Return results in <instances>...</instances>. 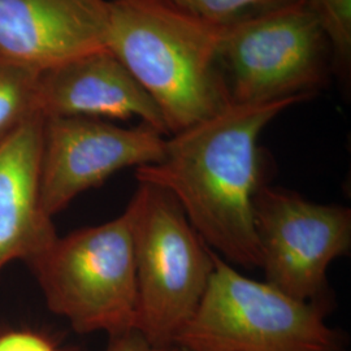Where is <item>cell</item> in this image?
<instances>
[{"label": "cell", "instance_id": "cell-7", "mask_svg": "<svg viewBox=\"0 0 351 351\" xmlns=\"http://www.w3.org/2000/svg\"><path fill=\"white\" fill-rule=\"evenodd\" d=\"M254 228L265 281L297 300L324 303L328 268L350 251V208L261 185Z\"/></svg>", "mask_w": 351, "mask_h": 351}, {"label": "cell", "instance_id": "cell-12", "mask_svg": "<svg viewBox=\"0 0 351 351\" xmlns=\"http://www.w3.org/2000/svg\"><path fill=\"white\" fill-rule=\"evenodd\" d=\"M38 75L37 71L0 53V143L26 121L39 116Z\"/></svg>", "mask_w": 351, "mask_h": 351}, {"label": "cell", "instance_id": "cell-13", "mask_svg": "<svg viewBox=\"0 0 351 351\" xmlns=\"http://www.w3.org/2000/svg\"><path fill=\"white\" fill-rule=\"evenodd\" d=\"M330 49L332 73L349 81L351 72V0H302Z\"/></svg>", "mask_w": 351, "mask_h": 351}, {"label": "cell", "instance_id": "cell-10", "mask_svg": "<svg viewBox=\"0 0 351 351\" xmlns=\"http://www.w3.org/2000/svg\"><path fill=\"white\" fill-rule=\"evenodd\" d=\"M37 112L43 119L138 117L168 137L155 101L107 47L39 72Z\"/></svg>", "mask_w": 351, "mask_h": 351}, {"label": "cell", "instance_id": "cell-3", "mask_svg": "<svg viewBox=\"0 0 351 351\" xmlns=\"http://www.w3.org/2000/svg\"><path fill=\"white\" fill-rule=\"evenodd\" d=\"M175 345L185 351H346L345 336L326 324L323 302L301 301L249 278L215 251L204 295Z\"/></svg>", "mask_w": 351, "mask_h": 351}, {"label": "cell", "instance_id": "cell-5", "mask_svg": "<svg viewBox=\"0 0 351 351\" xmlns=\"http://www.w3.org/2000/svg\"><path fill=\"white\" fill-rule=\"evenodd\" d=\"M29 265L51 313L75 332L112 337L136 329L138 293L126 210L101 226L58 236Z\"/></svg>", "mask_w": 351, "mask_h": 351}, {"label": "cell", "instance_id": "cell-1", "mask_svg": "<svg viewBox=\"0 0 351 351\" xmlns=\"http://www.w3.org/2000/svg\"><path fill=\"white\" fill-rule=\"evenodd\" d=\"M306 99L232 103L168 136L159 163L136 168L139 184L169 193L204 243L228 263L259 268L254 198L262 182L259 137L280 113Z\"/></svg>", "mask_w": 351, "mask_h": 351}, {"label": "cell", "instance_id": "cell-14", "mask_svg": "<svg viewBox=\"0 0 351 351\" xmlns=\"http://www.w3.org/2000/svg\"><path fill=\"white\" fill-rule=\"evenodd\" d=\"M178 10L215 25L226 26L300 0H168Z\"/></svg>", "mask_w": 351, "mask_h": 351}, {"label": "cell", "instance_id": "cell-6", "mask_svg": "<svg viewBox=\"0 0 351 351\" xmlns=\"http://www.w3.org/2000/svg\"><path fill=\"white\" fill-rule=\"evenodd\" d=\"M220 63L233 103L308 101L332 73L329 45L302 0L224 26Z\"/></svg>", "mask_w": 351, "mask_h": 351}, {"label": "cell", "instance_id": "cell-9", "mask_svg": "<svg viewBox=\"0 0 351 351\" xmlns=\"http://www.w3.org/2000/svg\"><path fill=\"white\" fill-rule=\"evenodd\" d=\"M110 0H0V53L42 72L107 47Z\"/></svg>", "mask_w": 351, "mask_h": 351}, {"label": "cell", "instance_id": "cell-2", "mask_svg": "<svg viewBox=\"0 0 351 351\" xmlns=\"http://www.w3.org/2000/svg\"><path fill=\"white\" fill-rule=\"evenodd\" d=\"M223 32L168 0H110L107 49L155 101L168 136L233 103L220 63Z\"/></svg>", "mask_w": 351, "mask_h": 351}, {"label": "cell", "instance_id": "cell-11", "mask_svg": "<svg viewBox=\"0 0 351 351\" xmlns=\"http://www.w3.org/2000/svg\"><path fill=\"white\" fill-rule=\"evenodd\" d=\"M43 124L36 116L0 143V271L33 262L58 237L40 204Z\"/></svg>", "mask_w": 351, "mask_h": 351}, {"label": "cell", "instance_id": "cell-15", "mask_svg": "<svg viewBox=\"0 0 351 351\" xmlns=\"http://www.w3.org/2000/svg\"><path fill=\"white\" fill-rule=\"evenodd\" d=\"M0 351H55L45 337L32 332H8L0 336Z\"/></svg>", "mask_w": 351, "mask_h": 351}, {"label": "cell", "instance_id": "cell-16", "mask_svg": "<svg viewBox=\"0 0 351 351\" xmlns=\"http://www.w3.org/2000/svg\"><path fill=\"white\" fill-rule=\"evenodd\" d=\"M106 351H184L176 345L158 346L149 342L138 330L133 329L125 333L112 336Z\"/></svg>", "mask_w": 351, "mask_h": 351}, {"label": "cell", "instance_id": "cell-17", "mask_svg": "<svg viewBox=\"0 0 351 351\" xmlns=\"http://www.w3.org/2000/svg\"><path fill=\"white\" fill-rule=\"evenodd\" d=\"M184 351H185V350H184Z\"/></svg>", "mask_w": 351, "mask_h": 351}, {"label": "cell", "instance_id": "cell-8", "mask_svg": "<svg viewBox=\"0 0 351 351\" xmlns=\"http://www.w3.org/2000/svg\"><path fill=\"white\" fill-rule=\"evenodd\" d=\"M165 137L143 123L123 128L91 117L45 119L39 176L43 211L53 219L116 172L162 162Z\"/></svg>", "mask_w": 351, "mask_h": 351}, {"label": "cell", "instance_id": "cell-4", "mask_svg": "<svg viewBox=\"0 0 351 351\" xmlns=\"http://www.w3.org/2000/svg\"><path fill=\"white\" fill-rule=\"evenodd\" d=\"M125 210L138 293L136 330L154 345H175L204 295L213 251L163 189L138 182Z\"/></svg>", "mask_w": 351, "mask_h": 351}]
</instances>
